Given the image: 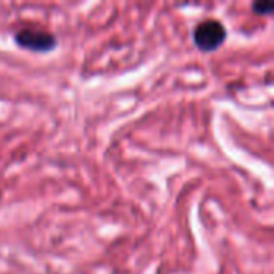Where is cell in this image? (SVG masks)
I'll list each match as a JSON object with an SVG mask.
<instances>
[{"label": "cell", "instance_id": "obj_3", "mask_svg": "<svg viewBox=\"0 0 274 274\" xmlns=\"http://www.w3.org/2000/svg\"><path fill=\"white\" fill-rule=\"evenodd\" d=\"M252 7H254V12L258 15H271L274 10V5L271 2H266V0H258Z\"/></svg>", "mask_w": 274, "mask_h": 274}, {"label": "cell", "instance_id": "obj_1", "mask_svg": "<svg viewBox=\"0 0 274 274\" xmlns=\"http://www.w3.org/2000/svg\"><path fill=\"white\" fill-rule=\"evenodd\" d=\"M194 44L202 51H215L226 39V28L218 19H204L193 31Z\"/></svg>", "mask_w": 274, "mask_h": 274}, {"label": "cell", "instance_id": "obj_2", "mask_svg": "<svg viewBox=\"0 0 274 274\" xmlns=\"http://www.w3.org/2000/svg\"><path fill=\"white\" fill-rule=\"evenodd\" d=\"M15 42L26 50L32 51H50L53 50L58 40L47 29L40 28H23L15 32Z\"/></svg>", "mask_w": 274, "mask_h": 274}]
</instances>
